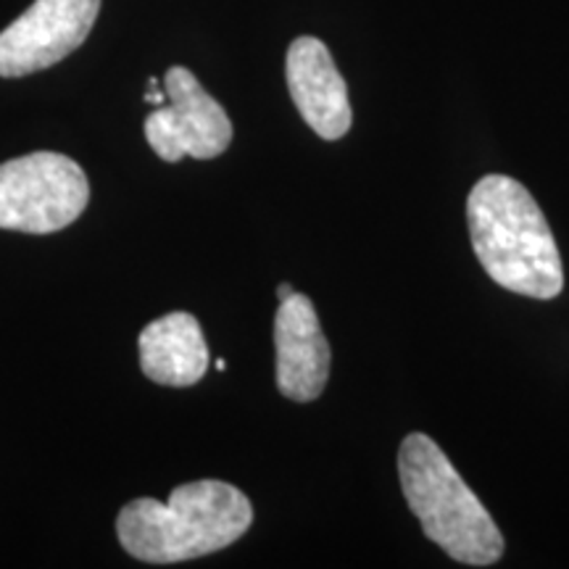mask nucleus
<instances>
[{
  "mask_svg": "<svg viewBox=\"0 0 569 569\" xmlns=\"http://www.w3.org/2000/svg\"><path fill=\"white\" fill-rule=\"evenodd\" d=\"M140 367L159 386H196L209 372V343L198 319L188 311H172L142 327Z\"/></svg>",
  "mask_w": 569,
  "mask_h": 569,
  "instance_id": "1a4fd4ad",
  "label": "nucleus"
},
{
  "mask_svg": "<svg viewBox=\"0 0 569 569\" xmlns=\"http://www.w3.org/2000/svg\"><path fill=\"white\" fill-rule=\"evenodd\" d=\"M90 184L63 153H27L0 163V230L59 232L82 217Z\"/></svg>",
  "mask_w": 569,
  "mask_h": 569,
  "instance_id": "20e7f679",
  "label": "nucleus"
},
{
  "mask_svg": "<svg viewBox=\"0 0 569 569\" xmlns=\"http://www.w3.org/2000/svg\"><path fill=\"white\" fill-rule=\"evenodd\" d=\"M293 293H296L293 284H288V282H282L280 288H277V298H280V301H284V298H290Z\"/></svg>",
  "mask_w": 569,
  "mask_h": 569,
  "instance_id": "9d476101",
  "label": "nucleus"
},
{
  "mask_svg": "<svg viewBox=\"0 0 569 569\" xmlns=\"http://www.w3.org/2000/svg\"><path fill=\"white\" fill-rule=\"evenodd\" d=\"M398 480L425 536L461 565L488 567L503 553V536L436 440L411 432L398 448Z\"/></svg>",
  "mask_w": 569,
  "mask_h": 569,
  "instance_id": "7ed1b4c3",
  "label": "nucleus"
},
{
  "mask_svg": "<svg viewBox=\"0 0 569 569\" xmlns=\"http://www.w3.org/2000/svg\"><path fill=\"white\" fill-rule=\"evenodd\" d=\"M167 103L156 106L146 119V140L163 161L217 159L232 142V122L217 98L203 90L184 67L167 69Z\"/></svg>",
  "mask_w": 569,
  "mask_h": 569,
  "instance_id": "39448f33",
  "label": "nucleus"
},
{
  "mask_svg": "<svg viewBox=\"0 0 569 569\" xmlns=\"http://www.w3.org/2000/svg\"><path fill=\"white\" fill-rule=\"evenodd\" d=\"M277 388L296 403L322 396L330 377V343H327L317 309L309 298L293 293L280 301L274 317Z\"/></svg>",
  "mask_w": 569,
  "mask_h": 569,
  "instance_id": "6e6552de",
  "label": "nucleus"
},
{
  "mask_svg": "<svg viewBox=\"0 0 569 569\" xmlns=\"http://www.w3.org/2000/svg\"><path fill=\"white\" fill-rule=\"evenodd\" d=\"M284 77L296 109L319 138L340 140L351 130L353 111L346 80L322 40L303 34L290 42Z\"/></svg>",
  "mask_w": 569,
  "mask_h": 569,
  "instance_id": "0eeeda50",
  "label": "nucleus"
},
{
  "mask_svg": "<svg viewBox=\"0 0 569 569\" xmlns=\"http://www.w3.org/2000/svg\"><path fill=\"white\" fill-rule=\"evenodd\" d=\"M253 525L243 490L222 480H198L172 490L167 503L138 498L117 517L119 543L148 565H174L222 551Z\"/></svg>",
  "mask_w": 569,
  "mask_h": 569,
  "instance_id": "f03ea898",
  "label": "nucleus"
},
{
  "mask_svg": "<svg viewBox=\"0 0 569 569\" xmlns=\"http://www.w3.org/2000/svg\"><path fill=\"white\" fill-rule=\"evenodd\" d=\"M469 238L490 280L511 293L551 301L565 288V267L536 198L507 174L478 180L467 198Z\"/></svg>",
  "mask_w": 569,
  "mask_h": 569,
  "instance_id": "f257e3e1",
  "label": "nucleus"
},
{
  "mask_svg": "<svg viewBox=\"0 0 569 569\" xmlns=\"http://www.w3.org/2000/svg\"><path fill=\"white\" fill-rule=\"evenodd\" d=\"M101 0H34L0 32V77H27L67 59L88 40Z\"/></svg>",
  "mask_w": 569,
  "mask_h": 569,
  "instance_id": "423d86ee",
  "label": "nucleus"
}]
</instances>
